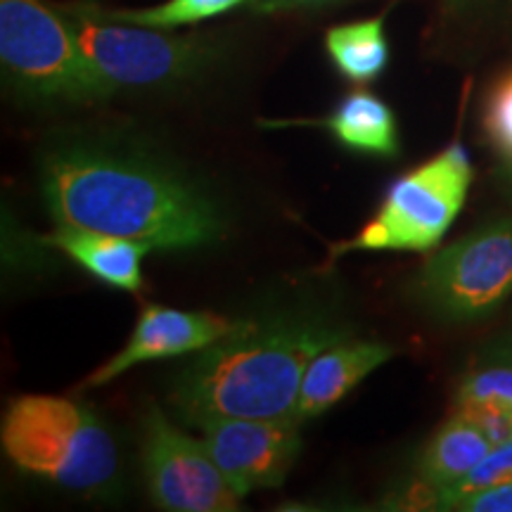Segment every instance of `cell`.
Listing matches in <instances>:
<instances>
[{
  "label": "cell",
  "instance_id": "6da1fadb",
  "mask_svg": "<svg viewBox=\"0 0 512 512\" xmlns=\"http://www.w3.org/2000/svg\"><path fill=\"white\" fill-rule=\"evenodd\" d=\"M41 181L57 226L140 240L162 252L207 247L226 233L209 195L136 147L62 140L43 155Z\"/></svg>",
  "mask_w": 512,
  "mask_h": 512
},
{
  "label": "cell",
  "instance_id": "7a4b0ae2",
  "mask_svg": "<svg viewBox=\"0 0 512 512\" xmlns=\"http://www.w3.org/2000/svg\"><path fill=\"white\" fill-rule=\"evenodd\" d=\"M342 337L316 318H242L197 351L171 389V406L190 427L211 418H292L309 363Z\"/></svg>",
  "mask_w": 512,
  "mask_h": 512
},
{
  "label": "cell",
  "instance_id": "3957f363",
  "mask_svg": "<svg viewBox=\"0 0 512 512\" xmlns=\"http://www.w3.org/2000/svg\"><path fill=\"white\" fill-rule=\"evenodd\" d=\"M3 451L19 470L72 491L107 489L119 470L117 444L98 415L64 396L27 394L8 403Z\"/></svg>",
  "mask_w": 512,
  "mask_h": 512
},
{
  "label": "cell",
  "instance_id": "277c9868",
  "mask_svg": "<svg viewBox=\"0 0 512 512\" xmlns=\"http://www.w3.org/2000/svg\"><path fill=\"white\" fill-rule=\"evenodd\" d=\"M0 62L12 91L29 102L91 105L114 95L64 12L46 0H0Z\"/></svg>",
  "mask_w": 512,
  "mask_h": 512
},
{
  "label": "cell",
  "instance_id": "5b68a950",
  "mask_svg": "<svg viewBox=\"0 0 512 512\" xmlns=\"http://www.w3.org/2000/svg\"><path fill=\"white\" fill-rule=\"evenodd\" d=\"M93 67L114 93L119 88H166L192 81L214 67L219 46L204 36H176L169 29L114 22L93 0L57 5Z\"/></svg>",
  "mask_w": 512,
  "mask_h": 512
},
{
  "label": "cell",
  "instance_id": "8992f818",
  "mask_svg": "<svg viewBox=\"0 0 512 512\" xmlns=\"http://www.w3.org/2000/svg\"><path fill=\"white\" fill-rule=\"evenodd\" d=\"M472 181V164L463 145H451L411 174L399 178L384 197L375 219L354 240L339 242L332 256L373 249L425 252L444 238L463 209ZM330 256V259H332Z\"/></svg>",
  "mask_w": 512,
  "mask_h": 512
},
{
  "label": "cell",
  "instance_id": "52a82bcc",
  "mask_svg": "<svg viewBox=\"0 0 512 512\" xmlns=\"http://www.w3.org/2000/svg\"><path fill=\"white\" fill-rule=\"evenodd\" d=\"M512 292V221L477 228L434 254L420 271L418 297L446 320L491 313Z\"/></svg>",
  "mask_w": 512,
  "mask_h": 512
},
{
  "label": "cell",
  "instance_id": "ba28073f",
  "mask_svg": "<svg viewBox=\"0 0 512 512\" xmlns=\"http://www.w3.org/2000/svg\"><path fill=\"white\" fill-rule=\"evenodd\" d=\"M143 470L152 501L169 512H230L242 498L211 458L204 439L190 437L150 406L143 422Z\"/></svg>",
  "mask_w": 512,
  "mask_h": 512
},
{
  "label": "cell",
  "instance_id": "9c48e42d",
  "mask_svg": "<svg viewBox=\"0 0 512 512\" xmlns=\"http://www.w3.org/2000/svg\"><path fill=\"white\" fill-rule=\"evenodd\" d=\"M200 430L240 498L283 484L302 448L294 418H211Z\"/></svg>",
  "mask_w": 512,
  "mask_h": 512
},
{
  "label": "cell",
  "instance_id": "30bf717a",
  "mask_svg": "<svg viewBox=\"0 0 512 512\" xmlns=\"http://www.w3.org/2000/svg\"><path fill=\"white\" fill-rule=\"evenodd\" d=\"M242 318H223L209 311H181L169 306L147 304L140 311L136 328L110 361L102 363L93 375L83 382V387L93 389L112 382L138 363L174 358L183 354H197L216 339L226 337L240 325Z\"/></svg>",
  "mask_w": 512,
  "mask_h": 512
},
{
  "label": "cell",
  "instance_id": "8fae6325",
  "mask_svg": "<svg viewBox=\"0 0 512 512\" xmlns=\"http://www.w3.org/2000/svg\"><path fill=\"white\" fill-rule=\"evenodd\" d=\"M392 356V347L370 342V339L342 337L332 342L330 347L316 354L306 368L292 418L299 425L318 418L320 413L342 401L363 377H368Z\"/></svg>",
  "mask_w": 512,
  "mask_h": 512
},
{
  "label": "cell",
  "instance_id": "7c38bea8",
  "mask_svg": "<svg viewBox=\"0 0 512 512\" xmlns=\"http://www.w3.org/2000/svg\"><path fill=\"white\" fill-rule=\"evenodd\" d=\"M41 240L67 254L69 259L76 261L93 278L117 287V290L138 292L143 287L140 264L152 252L147 242L95 233V230L76 226H57L55 233Z\"/></svg>",
  "mask_w": 512,
  "mask_h": 512
},
{
  "label": "cell",
  "instance_id": "4fadbf2b",
  "mask_svg": "<svg viewBox=\"0 0 512 512\" xmlns=\"http://www.w3.org/2000/svg\"><path fill=\"white\" fill-rule=\"evenodd\" d=\"M311 126L330 131L339 145L375 157H396L399 136L389 105L368 91H354L325 119L309 121Z\"/></svg>",
  "mask_w": 512,
  "mask_h": 512
},
{
  "label": "cell",
  "instance_id": "5bb4252c",
  "mask_svg": "<svg viewBox=\"0 0 512 512\" xmlns=\"http://www.w3.org/2000/svg\"><path fill=\"white\" fill-rule=\"evenodd\" d=\"M491 448L494 444L482 427L465 415H453L430 439L420 458V475L422 482L432 486V503L437 491L470 475L489 456Z\"/></svg>",
  "mask_w": 512,
  "mask_h": 512
},
{
  "label": "cell",
  "instance_id": "9a60e30c",
  "mask_svg": "<svg viewBox=\"0 0 512 512\" xmlns=\"http://www.w3.org/2000/svg\"><path fill=\"white\" fill-rule=\"evenodd\" d=\"M325 50L335 67L354 83H370L389 62V43L384 36V15L332 27L325 34Z\"/></svg>",
  "mask_w": 512,
  "mask_h": 512
},
{
  "label": "cell",
  "instance_id": "2e32d148",
  "mask_svg": "<svg viewBox=\"0 0 512 512\" xmlns=\"http://www.w3.org/2000/svg\"><path fill=\"white\" fill-rule=\"evenodd\" d=\"M242 3H247V0H166L162 5L143 10H107L105 5L93 3V8L114 22L138 24V27L150 29H176L183 24H195L202 19L223 15V12L238 8Z\"/></svg>",
  "mask_w": 512,
  "mask_h": 512
},
{
  "label": "cell",
  "instance_id": "e0dca14e",
  "mask_svg": "<svg viewBox=\"0 0 512 512\" xmlns=\"http://www.w3.org/2000/svg\"><path fill=\"white\" fill-rule=\"evenodd\" d=\"M498 413L512 418V366L496 361L465 377L456 396V413Z\"/></svg>",
  "mask_w": 512,
  "mask_h": 512
},
{
  "label": "cell",
  "instance_id": "ac0fdd59",
  "mask_svg": "<svg viewBox=\"0 0 512 512\" xmlns=\"http://www.w3.org/2000/svg\"><path fill=\"white\" fill-rule=\"evenodd\" d=\"M512 482V439L505 441L501 446L491 448V453L479 463L470 475H465L460 482L446 486L434 494V503L437 508H448L453 501L463 498L475 491L494 489V486L510 484Z\"/></svg>",
  "mask_w": 512,
  "mask_h": 512
},
{
  "label": "cell",
  "instance_id": "d6986e66",
  "mask_svg": "<svg viewBox=\"0 0 512 512\" xmlns=\"http://www.w3.org/2000/svg\"><path fill=\"white\" fill-rule=\"evenodd\" d=\"M484 126L501 155L512 162V74L498 83L496 91L491 93Z\"/></svg>",
  "mask_w": 512,
  "mask_h": 512
},
{
  "label": "cell",
  "instance_id": "ffe728a7",
  "mask_svg": "<svg viewBox=\"0 0 512 512\" xmlns=\"http://www.w3.org/2000/svg\"><path fill=\"white\" fill-rule=\"evenodd\" d=\"M448 510L467 512H512V482L494 486V489L475 491L448 505Z\"/></svg>",
  "mask_w": 512,
  "mask_h": 512
},
{
  "label": "cell",
  "instance_id": "44dd1931",
  "mask_svg": "<svg viewBox=\"0 0 512 512\" xmlns=\"http://www.w3.org/2000/svg\"><path fill=\"white\" fill-rule=\"evenodd\" d=\"M339 0H247V8L259 15H275V12L292 10H318L335 5Z\"/></svg>",
  "mask_w": 512,
  "mask_h": 512
},
{
  "label": "cell",
  "instance_id": "7402d4cb",
  "mask_svg": "<svg viewBox=\"0 0 512 512\" xmlns=\"http://www.w3.org/2000/svg\"><path fill=\"white\" fill-rule=\"evenodd\" d=\"M486 358H491V361L510 363V366H512V332L508 337L498 339L494 347L486 351Z\"/></svg>",
  "mask_w": 512,
  "mask_h": 512
},
{
  "label": "cell",
  "instance_id": "603a6c76",
  "mask_svg": "<svg viewBox=\"0 0 512 512\" xmlns=\"http://www.w3.org/2000/svg\"><path fill=\"white\" fill-rule=\"evenodd\" d=\"M451 3H456V0H451Z\"/></svg>",
  "mask_w": 512,
  "mask_h": 512
}]
</instances>
